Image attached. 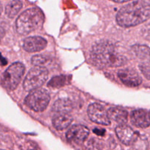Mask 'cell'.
Here are the masks:
<instances>
[{"label": "cell", "mask_w": 150, "mask_h": 150, "mask_svg": "<svg viewBox=\"0 0 150 150\" xmlns=\"http://www.w3.org/2000/svg\"><path fill=\"white\" fill-rule=\"evenodd\" d=\"M150 17V4L143 0L132 1L119 10L116 16L118 24L131 27L142 23Z\"/></svg>", "instance_id": "6da1fadb"}, {"label": "cell", "mask_w": 150, "mask_h": 150, "mask_svg": "<svg viewBox=\"0 0 150 150\" xmlns=\"http://www.w3.org/2000/svg\"><path fill=\"white\" fill-rule=\"evenodd\" d=\"M91 59L100 67H121L126 64V58L117 47L110 42H99L92 48Z\"/></svg>", "instance_id": "7a4b0ae2"}, {"label": "cell", "mask_w": 150, "mask_h": 150, "mask_svg": "<svg viewBox=\"0 0 150 150\" xmlns=\"http://www.w3.org/2000/svg\"><path fill=\"white\" fill-rule=\"evenodd\" d=\"M44 21L43 12L36 7H32L25 10L17 18L16 29L19 34L27 35L42 26Z\"/></svg>", "instance_id": "3957f363"}, {"label": "cell", "mask_w": 150, "mask_h": 150, "mask_svg": "<svg viewBox=\"0 0 150 150\" xmlns=\"http://www.w3.org/2000/svg\"><path fill=\"white\" fill-rule=\"evenodd\" d=\"M25 67L22 63L15 62L12 64L3 73L1 83L8 90H14L20 83L24 74Z\"/></svg>", "instance_id": "277c9868"}, {"label": "cell", "mask_w": 150, "mask_h": 150, "mask_svg": "<svg viewBox=\"0 0 150 150\" xmlns=\"http://www.w3.org/2000/svg\"><path fill=\"white\" fill-rule=\"evenodd\" d=\"M48 76V70L45 67L35 66L26 75L24 81V88L27 92L38 89L45 83Z\"/></svg>", "instance_id": "5b68a950"}, {"label": "cell", "mask_w": 150, "mask_h": 150, "mask_svg": "<svg viewBox=\"0 0 150 150\" xmlns=\"http://www.w3.org/2000/svg\"><path fill=\"white\" fill-rule=\"evenodd\" d=\"M50 101V95L47 91L42 89L32 90L25 99V103L32 111H43Z\"/></svg>", "instance_id": "8992f818"}, {"label": "cell", "mask_w": 150, "mask_h": 150, "mask_svg": "<svg viewBox=\"0 0 150 150\" xmlns=\"http://www.w3.org/2000/svg\"><path fill=\"white\" fill-rule=\"evenodd\" d=\"M88 114L90 120L96 124L101 125H109L110 124L108 113L99 104H91L88 106Z\"/></svg>", "instance_id": "52a82bcc"}, {"label": "cell", "mask_w": 150, "mask_h": 150, "mask_svg": "<svg viewBox=\"0 0 150 150\" xmlns=\"http://www.w3.org/2000/svg\"><path fill=\"white\" fill-rule=\"evenodd\" d=\"M89 135V130L84 125L72 126L66 133V139L70 143L81 144L83 143Z\"/></svg>", "instance_id": "ba28073f"}, {"label": "cell", "mask_w": 150, "mask_h": 150, "mask_svg": "<svg viewBox=\"0 0 150 150\" xmlns=\"http://www.w3.org/2000/svg\"><path fill=\"white\" fill-rule=\"evenodd\" d=\"M116 133L119 140L125 145H132L139 136L137 132L125 124L118 126L116 128Z\"/></svg>", "instance_id": "9c48e42d"}, {"label": "cell", "mask_w": 150, "mask_h": 150, "mask_svg": "<svg viewBox=\"0 0 150 150\" xmlns=\"http://www.w3.org/2000/svg\"><path fill=\"white\" fill-rule=\"evenodd\" d=\"M118 76L124 84L131 87L139 86L142 82L138 73L132 69L120 70L118 72Z\"/></svg>", "instance_id": "30bf717a"}, {"label": "cell", "mask_w": 150, "mask_h": 150, "mask_svg": "<svg viewBox=\"0 0 150 150\" xmlns=\"http://www.w3.org/2000/svg\"><path fill=\"white\" fill-rule=\"evenodd\" d=\"M47 42L44 38L39 36L29 37L24 40L23 48L27 52H37L46 46Z\"/></svg>", "instance_id": "8fae6325"}, {"label": "cell", "mask_w": 150, "mask_h": 150, "mask_svg": "<svg viewBox=\"0 0 150 150\" xmlns=\"http://www.w3.org/2000/svg\"><path fill=\"white\" fill-rule=\"evenodd\" d=\"M131 122L136 127L146 128L150 125V115L146 111L143 109L135 110L131 113Z\"/></svg>", "instance_id": "7c38bea8"}, {"label": "cell", "mask_w": 150, "mask_h": 150, "mask_svg": "<svg viewBox=\"0 0 150 150\" xmlns=\"http://www.w3.org/2000/svg\"><path fill=\"white\" fill-rule=\"evenodd\" d=\"M72 117L69 114H58L53 120V125L57 130H63L71 123Z\"/></svg>", "instance_id": "4fadbf2b"}, {"label": "cell", "mask_w": 150, "mask_h": 150, "mask_svg": "<svg viewBox=\"0 0 150 150\" xmlns=\"http://www.w3.org/2000/svg\"><path fill=\"white\" fill-rule=\"evenodd\" d=\"M110 119L114 120L120 125L126 124L128 118V114L125 110L120 108H111L107 111Z\"/></svg>", "instance_id": "5bb4252c"}, {"label": "cell", "mask_w": 150, "mask_h": 150, "mask_svg": "<svg viewBox=\"0 0 150 150\" xmlns=\"http://www.w3.org/2000/svg\"><path fill=\"white\" fill-rule=\"evenodd\" d=\"M73 108L71 102L67 99H60L54 103L53 111L56 114H69Z\"/></svg>", "instance_id": "9a60e30c"}, {"label": "cell", "mask_w": 150, "mask_h": 150, "mask_svg": "<svg viewBox=\"0 0 150 150\" xmlns=\"http://www.w3.org/2000/svg\"><path fill=\"white\" fill-rule=\"evenodd\" d=\"M22 2L19 0H13L7 4L5 13L9 18H14L22 7Z\"/></svg>", "instance_id": "2e32d148"}, {"label": "cell", "mask_w": 150, "mask_h": 150, "mask_svg": "<svg viewBox=\"0 0 150 150\" xmlns=\"http://www.w3.org/2000/svg\"><path fill=\"white\" fill-rule=\"evenodd\" d=\"M134 55L141 59H146L150 57V48L144 45H135L131 48Z\"/></svg>", "instance_id": "e0dca14e"}, {"label": "cell", "mask_w": 150, "mask_h": 150, "mask_svg": "<svg viewBox=\"0 0 150 150\" xmlns=\"http://www.w3.org/2000/svg\"><path fill=\"white\" fill-rule=\"evenodd\" d=\"M51 59L45 55H35L32 58V63L33 65L38 67H44L49 64Z\"/></svg>", "instance_id": "ac0fdd59"}, {"label": "cell", "mask_w": 150, "mask_h": 150, "mask_svg": "<svg viewBox=\"0 0 150 150\" xmlns=\"http://www.w3.org/2000/svg\"><path fill=\"white\" fill-rule=\"evenodd\" d=\"M68 83V77L65 76H56L49 83V86L52 87H60Z\"/></svg>", "instance_id": "d6986e66"}, {"label": "cell", "mask_w": 150, "mask_h": 150, "mask_svg": "<svg viewBox=\"0 0 150 150\" xmlns=\"http://www.w3.org/2000/svg\"><path fill=\"white\" fill-rule=\"evenodd\" d=\"M141 73L147 79L150 80V62H144L139 64Z\"/></svg>", "instance_id": "ffe728a7"}, {"label": "cell", "mask_w": 150, "mask_h": 150, "mask_svg": "<svg viewBox=\"0 0 150 150\" xmlns=\"http://www.w3.org/2000/svg\"><path fill=\"white\" fill-rule=\"evenodd\" d=\"M142 35L146 40H150V23L144 26L142 29Z\"/></svg>", "instance_id": "44dd1931"}, {"label": "cell", "mask_w": 150, "mask_h": 150, "mask_svg": "<svg viewBox=\"0 0 150 150\" xmlns=\"http://www.w3.org/2000/svg\"><path fill=\"white\" fill-rule=\"evenodd\" d=\"M4 34H5V31H4V28L0 26V39H1L4 36Z\"/></svg>", "instance_id": "7402d4cb"}, {"label": "cell", "mask_w": 150, "mask_h": 150, "mask_svg": "<svg viewBox=\"0 0 150 150\" xmlns=\"http://www.w3.org/2000/svg\"><path fill=\"white\" fill-rule=\"evenodd\" d=\"M111 1H115V2H118V3H122V2H126V1H131V0H111Z\"/></svg>", "instance_id": "603a6c76"}, {"label": "cell", "mask_w": 150, "mask_h": 150, "mask_svg": "<svg viewBox=\"0 0 150 150\" xmlns=\"http://www.w3.org/2000/svg\"><path fill=\"white\" fill-rule=\"evenodd\" d=\"M1 12H2V6L0 4V15L1 14Z\"/></svg>", "instance_id": "cb8c5ba5"}]
</instances>
